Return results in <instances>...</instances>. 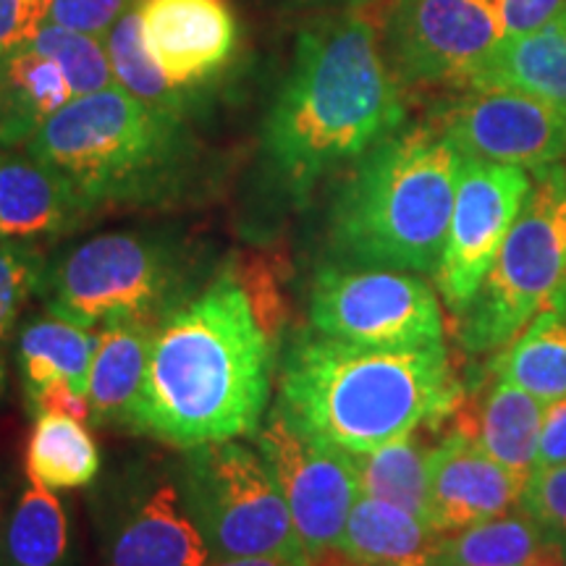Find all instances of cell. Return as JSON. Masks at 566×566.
<instances>
[{"mask_svg":"<svg viewBox=\"0 0 566 566\" xmlns=\"http://www.w3.org/2000/svg\"><path fill=\"white\" fill-rule=\"evenodd\" d=\"M231 273L218 275L158 323L126 430L179 449L258 433L279 342Z\"/></svg>","mask_w":566,"mask_h":566,"instance_id":"cell-1","label":"cell"},{"mask_svg":"<svg viewBox=\"0 0 566 566\" xmlns=\"http://www.w3.org/2000/svg\"><path fill=\"white\" fill-rule=\"evenodd\" d=\"M405 87L388 66L380 30L365 9L317 13L263 124L271 174L296 200L405 126Z\"/></svg>","mask_w":566,"mask_h":566,"instance_id":"cell-2","label":"cell"},{"mask_svg":"<svg viewBox=\"0 0 566 566\" xmlns=\"http://www.w3.org/2000/svg\"><path fill=\"white\" fill-rule=\"evenodd\" d=\"M462 401L443 344L370 349L310 334L292 344L281 370V412L349 454L443 422Z\"/></svg>","mask_w":566,"mask_h":566,"instance_id":"cell-3","label":"cell"},{"mask_svg":"<svg viewBox=\"0 0 566 566\" xmlns=\"http://www.w3.org/2000/svg\"><path fill=\"white\" fill-rule=\"evenodd\" d=\"M462 155L433 124L399 126L352 163L328 210L338 265L436 275Z\"/></svg>","mask_w":566,"mask_h":566,"instance_id":"cell-4","label":"cell"},{"mask_svg":"<svg viewBox=\"0 0 566 566\" xmlns=\"http://www.w3.org/2000/svg\"><path fill=\"white\" fill-rule=\"evenodd\" d=\"M24 150L66 174L92 210L179 197L200 158L187 118L155 111L118 84L63 105Z\"/></svg>","mask_w":566,"mask_h":566,"instance_id":"cell-5","label":"cell"},{"mask_svg":"<svg viewBox=\"0 0 566 566\" xmlns=\"http://www.w3.org/2000/svg\"><path fill=\"white\" fill-rule=\"evenodd\" d=\"M192 283V258L179 239L111 231L71 247L48 263L40 300L51 315L101 328L124 317L163 321Z\"/></svg>","mask_w":566,"mask_h":566,"instance_id":"cell-6","label":"cell"},{"mask_svg":"<svg viewBox=\"0 0 566 566\" xmlns=\"http://www.w3.org/2000/svg\"><path fill=\"white\" fill-rule=\"evenodd\" d=\"M530 176L525 208L475 300L459 315V344L467 354L504 349L566 292V158Z\"/></svg>","mask_w":566,"mask_h":566,"instance_id":"cell-7","label":"cell"},{"mask_svg":"<svg viewBox=\"0 0 566 566\" xmlns=\"http://www.w3.org/2000/svg\"><path fill=\"white\" fill-rule=\"evenodd\" d=\"M181 495L212 558L281 556L307 564L271 464L237 441L189 449Z\"/></svg>","mask_w":566,"mask_h":566,"instance_id":"cell-8","label":"cell"},{"mask_svg":"<svg viewBox=\"0 0 566 566\" xmlns=\"http://www.w3.org/2000/svg\"><path fill=\"white\" fill-rule=\"evenodd\" d=\"M315 334L370 349H420L443 344L438 296L405 271L328 263L310 289Z\"/></svg>","mask_w":566,"mask_h":566,"instance_id":"cell-9","label":"cell"},{"mask_svg":"<svg viewBox=\"0 0 566 566\" xmlns=\"http://www.w3.org/2000/svg\"><path fill=\"white\" fill-rule=\"evenodd\" d=\"M378 30L401 87L462 90L506 40L504 0H391Z\"/></svg>","mask_w":566,"mask_h":566,"instance_id":"cell-10","label":"cell"},{"mask_svg":"<svg viewBox=\"0 0 566 566\" xmlns=\"http://www.w3.org/2000/svg\"><path fill=\"white\" fill-rule=\"evenodd\" d=\"M258 449L279 480L307 558L342 548L346 522L363 495L349 451L307 436L279 407L258 430Z\"/></svg>","mask_w":566,"mask_h":566,"instance_id":"cell-11","label":"cell"},{"mask_svg":"<svg viewBox=\"0 0 566 566\" xmlns=\"http://www.w3.org/2000/svg\"><path fill=\"white\" fill-rule=\"evenodd\" d=\"M530 189L533 176L527 168L462 155L449 237L436 271L438 292L457 317L475 300Z\"/></svg>","mask_w":566,"mask_h":566,"instance_id":"cell-12","label":"cell"},{"mask_svg":"<svg viewBox=\"0 0 566 566\" xmlns=\"http://www.w3.org/2000/svg\"><path fill=\"white\" fill-rule=\"evenodd\" d=\"M438 132L464 158L527 171L566 158V113L541 97L506 87H470L436 108Z\"/></svg>","mask_w":566,"mask_h":566,"instance_id":"cell-13","label":"cell"},{"mask_svg":"<svg viewBox=\"0 0 566 566\" xmlns=\"http://www.w3.org/2000/svg\"><path fill=\"white\" fill-rule=\"evenodd\" d=\"M153 59L179 87H210L239 51L233 0H132Z\"/></svg>","mask_w":566,"mask_h":566,"instance_id":"cell-14","label":"cell"},{"mask_svg":"<svg viewBox=\"0 0 566 566\" xmlns=\"http://www.w3.org/2000/svg\"><path fill=\"white\" fill-rule=\"evenodd\" d=\"M105 566H205L212 562L181 488L171 480H139L108 506L103 525Z\"/></svg>","mask_w":566,"mask_h":566,"instance_id":"cell-15","label":"cell"},{"mask_svg":"<svg viewBox=\"0 0 566 566\" xmlns=\"http://www.w3.org/2000/svg\"><path fill=\"white\" fill-rule=\"evenodd\" d=\"M525 478L488 457L462 430H451L430 451L428 504L430 525L454 535L480 522L512 514L520 509Z\"/></svg>","mask_w":566,"mask_h":566,"instance_id":"cell-16","label":"cell"},{"mask_svg":"<svg viewBox=\"0 0 566 566\" xmlns=\"http://www.w3.org/2000/svg\"><path fill=\"white\" fill-rule=\"evenodd\" d=\"M95 212L66 174L30 153L0 147V242H32L76 229Z\"/></svg>","mask_w":566,"mask_h":566,"instance_id":"cell-17","label":"cell"},{"mask_svg":"<svg viewBox=\"0 0 566 566\" xmlns=\"http://www.w3.org/2000/svg\"><path fill=\"white\" fill-rule=\"evenodd\" d=\"M158 323L150 317H124L101 325L87 384L95 424L129 428L150 367Z\"/></svg>","mask_w":566,"mask_h":566,"instance_id":"cell-18","label":"cell"},{"mask_svg":"<svg viewBox=\"0 0 566 566\" xmlns=\"http://www.w3.org/2000/svg\"><path fill=\"white\" fill-rule=\"evenodd\" d=\"M457 430L475 441L488 457L504 464L514 475L530 478L535 470L537 441H541L546 405L509 380H491L483 399L459 405Z\"/></svg>","mask_w":566,"mask_h":566,"instance_id":"cell-19","label":"cell"},{"mask_svg":"<svg viewBox=\"0 0 566 566\" xmlns=\"http://www.w3.org/2000/svg\"><path fill=\"white\" fill-rule=\"evenodd\" d=\"M443 537L420 516L363 493L346 522L342 551L359 566H436Z\"/></svg>","mask_w":566,"mask_h":566,"instance_id":"cell-20","label":"cell"},{"mask_svg":"<svg viewBox=\"0 0 566 566\" xmlns=\"http://www.w3.org/2000/svg\"><path fill=\"white\" fill-rule=\"evenodd\" d=\"M74 101L66 74L32 42L0 55V147L27 145L53 113Z\"/></svg>","mask_w":566,"mask_h":566,"instance_id":"cell-21","label":"cell"},{"mask_svg":"<svg viewBox=\"0 0 566 566\" xmlns=\"http://www.w3.org/2000/svg\"><path fill=\"white\" fill-rule=\"evenodd\" d=\"M506 87L566 113V9L533 34L504 40L462 90Z\"/></svg>","mask_w":566,"mask_h":566,"instance_id":"cell-22","label":"cell"},{"mask_svg":"<svg viewBox=\"0 0 566 566\" xmlns=\"http://www.w3.org/2000/svg\"><path fill=\"white\" fill-rule=\"evenodd\" d=\"M97 352V334L92 328L63 321L59 315L32 317L21 328L17 342V363L24 384V396L66 380L87 394L92 359Z\"/></svg>","mask_w":566,"mask_h":566,"instance_id":"cell-23","label":"cell"},{"mask_svg":"<svg viewBox=\"0 0 566 566\" xmlns=\"http://www.w3.org/2000/svg\"><path fill=\"white\" fill-rule=\"evenodd\" d=\"M493 373L543 405L566 396V292L501 349Z\"/></svg>","mask_w":566,"mask_h":566,"instance_id":"cell-24","label":"cell"},{"mask_svg":"<svg viewBox=\"0 0 566 566\" xmlns=\"http://www.w3.org/2000/svg\"><path fill=\"white\" fill-rule=\"evenodd\" d=\"M436 566H566V556L520 512L446 535Z\"/></svg>","mask_w":566,"mask_h":566,"instance_id":"cell-25","label":"cell"},{"mask_svg":"<svg viewBox=\"0 0 566 566\" xmlns=\"http://www.w3.org/2000/svg\"><path fill=\"white\" fill-rule=\"evenodd\" d=\"M27 478L45 491L84 488L101 472V449L87 422L63 415H38L27 438Z\"/></svg>","mask_w":566,"mask_h":566,"instance_id":"cell-26","label":"cell"},{"mask_svg":"<svg viewBox=\"0 0 566 566\" xmlns=\"http://www.w3.org/2000/svg\"><path fill=\"white\" fill-rule=\"evenodd\" d=\"M422 428L409 430L365 454H352V459L365 495L405 509L430 525L428 462L436 443H428L420 433Z\"/></svg>","mask_w":566,"mask_h":566,"instance_id":"cell-27","label":"cell"},{"mask_svg":"<svg viewBox=\"0 0 566 566\" xmlns=\"http://www.w3.org/2000/svg\"><path fill=\"white\" fill-rule=\"evenodd\" d=\"M103 42L118 87L155 111L171 113V116L187 118L189 122V116L200 105V92H189L168 80L166 71L158 66L150 48H147L139 17L132 3L118 17L116 24L105 32Z\"/></svg>","mask_w":566,"mask_h":566,"instance_id":"cell-28","label":"cell"},{"mask_svg":"<svg viewBox=\"0 0 566 566\" xmlns=\"http://www.w3.org/2000/svg\"><path fill=\"white\" fill-rule=\"evenodd\" d=\"M3 566H69V516L53 491L19 493L3 533Z\"/></svg>","mask_w":566,"mask_h":566,"instance_id":"cell-29","label":"cell"},{"mask_svg":"<svg viewBox=\"0 0 566 566\" xmlns=\"http://www.w3.org/2000/svg\"><path fill=\"white\" fill-rule=\"evenodd\" d=\"M30 42L40 53L59 63L74 97L95 95V92H103L116 84L103 38L69 30V27H61L48 19Z\"/></svg>","mask_w":566,"mask_h":566,"instance_id":"cell-30","label":"cell"},{"mask_svg":"<svg viewBox=\"0 0 566 566\" xmlns=\"http://www.w3.org/2000/svg\"><path fill=\"white\" fill-rule=\"evenodd\" d=\"M48 260L32 242H0V396L6 391V349L21 310L38 294Z\"/></svg>","mask_w":566,"mask_h":566,"instance_id":"cell-31","label":"cell"},{"mask_svg":"<svg viewBox=\"0 0 566 566\" xmlns=\"http://www.w3.org/2000/svg\"><path fill=\"white\" fill-rule=\"evenodd\" d=\"M520 512L566 556V464L533 470L522 491Z\"/></svg>","mask_w":566,"mask_h":566,"instance_id":"cell-32","label":"cell"},{"mask_svg":"<svg viewBox=\"0 0 566 566\" xmlns=\"http://www.w3.org/2000/svg\"><path fill=\"white\" fill-rule=\"evenodd\" d=\"M132 0H51L48 19L69 30L105 38Z\"/></svg>","mask_w":566,"mask_h":566,"instance_id":"cell-33","label":"cell"},{"mask_svg":"<svg viewBox=\"0 0 566 566\" xmlns=\"http://www.w3.org/2000/svg\"><path fill=\"white\" fill-rule=\"evenodd\" d=\"M51 13V0H0V55L27 45Z\"/></svg>","mask_w":566,"mask_h":566,"instance_id":"cell-34","label":"cell"},{"mask_svg":"<svg viewBox=\"0 0 566 566\" xmlns=\"http://www.w3.org/2000/svg\"><path fill=\"white\" fill-rule=\"evenodd\" d=\"M30 412L38 415H63L71 420L92 422V405L90 396L80 391L76 386L66 384V380H55V384L40 388L38 394L27 396Z\"/></svg>","mask_w":566,"mask_h":566,"instance_id":"cell-35","label":"cell"},{"mask_svg":"<svg viewBox=\"0 0 566 566\" xmlns=\"http://www.w3.org/2000/svg\"><path fill=\"white\" fill-rule=\"evenodd\" d=\"M566 9V0H504L506 40L525 38L551 24Z\"/></svg>","mask_w":566,"mask_h":566,"instance_id":"cell-36","label":"cell"},{"mask_svg":"<svg viewBox=\"0 0 566 566\" xmlns=\"http://www.w3.org/2000/svg\"><path fill=\"white\" fill-rule=\"evenodd\" d=\"M558 464H566V396L546 405L535 457V470Z\"/></svg>","mask_w":566,"mask_h":566,"instance_id":"cell-37","label":"cell"},{"mask_svg":"<svg viewBox=\"0 0 566 566\" xmlns=\"http://www.w3.org/2000/svg\"><path fill=\"white\" fill-rule=\"evenodd\" d=\"M268 3L279 6L281 11H296V13H334V11H354L365 9V6L375 3V0H268Z\"/></svg>","mask_w":566,"mask_h":566,"instance_id":"cell-38","label":"cell"},{"mask_svg":"<svg viewBox=\"0 0 566 566\" xmlns=\"http://www.w3.org/2000/svg\"><path fill=\"white\" fill-rule=\"evenodd\" d=\"M205 566H304L296 564L292 558L281 556H244V558H212Z\"/></svg>","mask_w":566,"mask_h":566,"instance_id":"cell-39","label":"cell"},{"mask_svg":"<svg viewBox=\"0 0 566 566\" xmlns=\"http://www.w3.org/2000/svg\"><path fill=\"white\" fill-rule=\"evenodd\" d=\"M3 488H0V566H3V533H6V512H3Z\"/></svg>","mask_w":566,"mask_h":566,"instance_id":"cell-40","label":"cell"}]
</instances>
